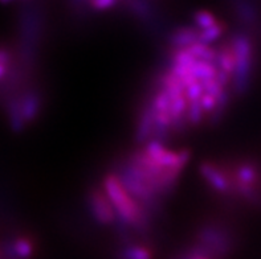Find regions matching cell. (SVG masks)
Wrapping results in <instances>:
<instances>
[{
	"mask_svg": "<svg viewBox=\"0 0 261 259\" xmlns=\"http://www.w3.org/2000/svg\"><path fill=\"white\" fill-rule=\"evenodd\" d=\"M102 192L112 204L117 220L126 226L145 229L149 225V212L130 196L116 175H108L102 184Z\"/></svg>",
	"mask_w": 261,
	"mask_h": 259,
	"instance_id": "1",
	"label": "cell"
},
{
	"mask_svg": "<svg viewBox=\"0 0 261 259\" xmlns=\"http://www.w3.org/2000/svg\"><path fill=\"white\" fill-rule=\"evenodd\" d=\"M235 52V72H233V83L238 93H243L248 85L251 76L252 61H253V48L248 36L238 35L231 43Z\"/></svg>",
	"mask_w": 261,
	"mask_h": 259,
	"instance_id": "2",
	"label": "cell"
},
{
	"mask_svg": "<svg viewBox=\"0 0 261 259\" xmlns=\"http://www.w3.org/2000/svg\"><path fill=\"white\" fill-rule=\"evenodd\" d=\"M88 201H89L90 212L98 222L105 223V225L116 222V212H114L112 204L109 203L108 197L105 196L102 190L94 189L89 192Z\"/></svg>",
	"mask_w": 261,
	"mask_h": 259,
	"instance_id": "3",
	"label": "cell"
},
{
	"mask_svg": "<svg viewBox=\"0 0 261 259\" xmlns=\"http://www.w3.org/2000/svg\"><path fill=\"white\" fill-rule=\"evenodd\" d=\"M200 174L204 180L211 185V188L219 193L227 194L232 190L231 176L223 169L212 163H203L200 165Z\"/></svg>",
	"mask_w": 261,
	"mask_h": 259,
	"instance_id": "4",
	"label": "cell"
},
{
	"mask_svg": "<svg viewBox=\"0 0 261 259\" xmlns=\"http://www.w3.org/2000/svg\"><path fill=\"white\" fill-rule=\"evenodd\" d=\"M15 102H16L20 117H21V121L24 122V125L30 123V122L36 118L40 110L39 95L35 94V93H31V94L24 95L21 98H16Z\"/></svg>",
	"mask_w": 261,
	"mask_h": 259,
	"instance_id": "5",
	"label": "cell"
},
{
	"mask_svg": "<svg viewBox=\"0 0 261 259\" xmlns=\"http://www.w3.org/2000/svg\"><path fill=\"white\" fill-rule=\"evenodd\" d=\"M215 66L219 72L224 73L225 76L232 78L235 72V52L231 44H227L216 50Z\"/></svg>",
	"mask_w": 261,
	"mask_h": 259,
	"instance_id": "6",
	"label": "cell"
},
{
	"mask_svg": "<svg viewBox=\"0 0 261 259\" xmlns=\"http://www.w3.org/2000/svg\"><path fill=\"white\" fill-rule=\"evenodd\" d=\"M199 30L195 26H182L171 33L170 44L175 49H185L198 41Z\"/></svg>",
	"mask_w": 261,
	"mask_h": 259,
	"instance_id": "7",
	"label": "cell"
},
{
	"mask_svg": "<svg viewBox=\"0 0 261 259\" xmlns=\"http://www.w3.org/2000/svg\"><path fill=\"white\" fill-rule=\"evenodd\" d=\"M33 251L35 246L32 241L25 237H20L7 247L4 253L8 259H28L33 255Z\"/></svg>",
	"mask_w": 261,
	"mask_h": 259,
	"instance_id": "8",
	"label": "cell"
},
{
	"mask_svg": "<svg viewBox=\"0 0 261 259\" xmlns=\"http://www.w3.org/2000/svg\"><path fill=\"white\" fill-rule=\"evenodd\" d=\"M152 130H154V115H152L151 108L147 106L143 108L142 114L139 117L138 126H137L136 139L139 143L147 141L152 135Z\"/></svg>",
	"mask_w": 261,
	"mask_h": 259,
	"instance_id": "9",
	"label": "cell"
},
{
	"mask_svg": "<svg viewBox=\"0 0 261 259\" xmlns=\"http://www.w3.org/2000/svg\"><path fill=\"white\" fill-rule=\"evenodd\" d=\"M191 53L194 59L196 61H204V63H211L215 64L216 59V49L211 48L210 45H205V44L202 43H194L192 45H190L189 48H186Z\"/></svg>",
	"mask_w": 261,
	"mask_h": 259,
	"instance_id": "10",
	"label": "cell"
},
{
	"mask_svg": "<svg viewBox=\"0 0 261 259\" xmlns=\"http://www.w3.org/2000/svg\"><path fill=\"white\" fill-rule=\"evenodd\" d=\"M216 73H218V69H216L215 64L204 63V61H196L191 68L192 77L199 82L215 78Z\"/></svg>",
	"mask_w": 261,
	"mask_h": 259,
	"instance_id": "11",
	"label": "cell"
},
{
	"mask_svg": "<svg viewBox=\"0 0 261 259\" xmlns=\"http://www.w3.org/2000/svg\"><path fill=\"white\" fill-rule=\"evenodd\" d=\"M119 259H152V253L141 245H129L121 251Z\"/></svg>",
	"mask_w": 261,
	"mask_h": 259,
	"instance_id": "12",
	"label": "cell"
},
{
	"mask_svg": "<svg viewBox=\"0 0 261 259\" xmlns=\"http://www.w3.org/2000/svg\"><path fill=\"white\" fill-rule=\"evenodd\" d=\"M223 32H224V24L218 21L214 26L211 28H207V30L199 31L198 33V43L205 44V45H210L211 43L216 41L219 37L222 36Z\"/></svg>",
	"mask_w": 261,
	"mask_h": 259,
	"instance_id": "13",
	"label": "cell"
},
{
	"mask_svg": "<svg viewBox=\"0 0 261 259\" xmlns=\"http://www.w3.org/2000/svg\"><path fill=\"white\" fill-rule=\"evenodd\" d=\"M194 21H195L196 25L195 28H198L199 31H203L215 25L218 23V19L210 11H198V12L194 13Z\"/></svg>",
	"mask_w": 261,
	"mask_h": 259,
	"instance_id": "14",
	"label": "cell"
},
{
	"mask_svg": "<svg viewBox=\"0 0 261 259\" xmlns=\"http://www.w3.org/2000/svg\"><path fill=\"white\" fill-rule=\"evenodd\" d=\"M204 118V111L202 110L199 102H191L187 106V111H186V122L189 125H199Z\"/></svg>",
	"mask_w": 261,
	"mask_h": 259,
	"instance_id": "15",
	"label": "cell"
},
{
	"mask_svg": "<svg viewBox=\"0 0 261 259\" xmlns=\"http://www.w3.org/2000/svg\"><path fill=\"white\" fill-rule=\"evenodd\" d=\"M204 92H203L202 83L195 82L192 83V85L187 86L185 89V98L187 101V103H191V102H199V99L202 98Z\"/></svg>",
	"mask_w": 261,
	"mask_h": 259,
	"instance_id": "16",
	"label": "cell"
},
{
	"mask_svg": "<svg viewBox=\"0 0 261 259\" xmlns=\"http://www.w3.org/2000/svg\"><path fill=\"white\" fill-rule=\"evenodd\" d=\"M199 105L204 111V114H212L216 108V99L208 94H203V97L199 99Z\"/></svg>",
	"mask_w": 261,
	"mask_h": 259,
	"instance_id": "17",
	"label": "cell"
},
{
	"mask_svg": "<svg viewBox=\"0 0 261 259\" xmlns=\"http://www.w3.org/2000/svg\"><path fill=\"white\" fill-rule=\"evenodd\" d=\"M89 6L92 7L93 10H97V11H105V10H109L110 7H114L117 6L116 2H112V0H98V2H90Z\"/></svg>",
	"mask_w": 261,
	"mask_h": 259,
	"instance_id": "18",
	"label": "cell"
},
{
	"mask_svg": "<svg viewBox=\"0 0 261 259\" xmlns=\"http://www.w3.org/2000/svg\"><path fill=\"white\" fill-rule=\"evenodd\" d=\"M11 53L8 50L3 49V48H0V64H4V65H8L11 63Z\"/></svg>",
	"mask_w": 261,
	"mask_h": 259,
	"instance_id": "19",
	"label": "cell"
},
{
	"mask_svg": "<svg viewBox=\"0 0 261 259\" xmlns=\"http://www.w3.org/2000/svg\"><path fill=\"white\" fill-rule=\"evenodd\" d=\"M7 69H8V65L0 64V79L4 78V76L7 74Z\"/></svg>",
	"mask_w": 261,
	"mask_h": 259,
	"instance_id": "20",
	"label": "cell"
},
{
	"mask_svg": "<svg viewBox=\"0 0 261 259\" xmlns=\"http://www.w3.org/2000/svg\"><path fill=\"white\" fill-rule=\"evenodd\" d=\"M0 256H2V251H0Z\"/></svg>",
	"mask_w": 261,
	"mask_h": 259,
	"instance_id": "21",
	"label": "cell"
}]
</instances>
